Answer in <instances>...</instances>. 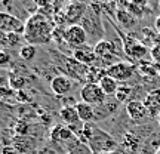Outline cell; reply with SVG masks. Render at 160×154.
I'll use <instances>...</instances> for the list:
<instances>
[{
	"instance_id": "cell-10",
	"label": "cell",
	"mask_w": 160,
	"mask_h": 154,
	"mask_svg": "<svg viewBox=\"0 0 160 154\" xmlns=\"http://www.w3.org/2000/svg\"><path fill=\"white\" fill-rule=\"evenodd\" d=\"M125 108L132 120H142L147 116H150L147 107L144 105V101H139V99H131L129 102H126Z\"/></svg>"
},
{
	"instance_id": "cell-24",
	"label": "cell",
	"mask_w": 160,
	"mask_h": 154,
	"mask_svg": "<svg viewBox=\"0 0 160 154\" xmlns=\"http://www.w3.org/2000/svg\"><path fill=\"white\" fill-rule=\"evenodd\" d=\"M126 9L131 12L132 17H135L137 19H139V18L144 17V7H139V6L132 5V3H129V2H128V6H126Z\"/></svg>"
},
{
	"instance_id": "cell-31",
	"label": "cell",
	"mask_w": 160,
	"mask_h": 154,
	"mask_svg": "<svg viewBox=\"0 0 160 154\" xmlns=\"http://www.w3.org/2000/svg\"><path fill=\"white\" fill-rule=\"evenodd\" d=\"M154 27H156V28H157V30H159V31H160V17H157V18H156Z\"/></svg>"
},
{
	"instance_id": "cell-20",
	"label": "cell",
	"mask_w": 160,
	"mask_h": 154,
	"mask_svg": "<svg viewBox=\"0 0 160 154\" xmlns=\"http://www.w3.org/2000/svg\"><path fill=\"white\" fill-rule=\"evenodd\" d=\"M131 95H132V87L126 83L119 85V89L116 92L114 99L117 102H129L131 101Z\"/></svg>"
},
{
	"instance_id": "cell-26",
	"label": "cell",
	"mask_w": 160,
	"mask_h": 154,
	"mask_svg": "<svg viewBox=\"0 0 160 154\" xmlns=\"http://www.w3.org/2000/svg\"><path fill=\"white\" fill-rule=\"evenodd\" d=\"M9 61H11V55H9L6 51L0 49V67H3V65H6V64H9Z\"/></svg>"
},
{
	"instance_id": "cell-29",
	"label": "cell",
	"mask_w": 160,
	"mask_h": 154,
	"mask_svg": "<svg viewBox=\"0 0 160 154\" xmlns=\"http://www.w3.org/2000/svg\"><path fill=\"white\" fill-rule=\"evenodd\" d=\"M8 93H9V91H8L6 87H0V98H6Z\"/></svg>"
},
{
	"instance_id": "cell-19",
	"label": "cell",
	"mask_w": 160,
	"mask_h": 154,
	"mask_svg": "<svg viewBox=\"0 0 160 154\" xmlns=\"http://www.w3.org/2000/svg\"><path fill=\"white\" fill-rule=\"evenodd\" d=\"M68 153L70 154H95L88 144L80 142L77 138H74L73 141L68 142Z\"/></svg>"
},
{
	"instance_id": "cell-12",
	"label": "cell",
	"mask_w": 160,
	"mask_h": 154,
	"mask_svg": "<svg viewBox=\"0 0 160 154\" xmlns=\"http://www.w3.org/2000/svg\"><path fill=\"white\" fill-rule=\"evenodd\" d=\"M144 105L148 110V114L151 117L160 116V89L148 92L144 98Z\"/></svg>"
},
{
	"instance_id": "cell-23",
	"label": "cell",
	"mask_w": 160,
	"mask_h": 154,
	"mask_svg": "<svg viewBox=\"0 0 160 154\" xmlns=\"http://www.w3.org/2000/svg\"><path fill=\"white\" fill-rule=\"evenodd\" d=\"M2 40L6 46H17L21 40V34H15V33H3Z\"/></svg>"
},
{
	"instance_id": "cell-13",
	"label": "cell",
	"mask_w": 160,
	"mask_h": 154,
	"mask_svg": "<svg viewBox=\"0 0 160 154\" xmlns=\"http://www.w3.org/2000/svg\"><path fill=\"white\" fill-rule=\"evenodd\" d=\"M59 117L65 125H68L71 129L74 127L76 125L82 123L79 119V114H77V110H76V105H64L62 108L59 110Z\"/></svg>"
},
{
	"instance_id": "cell-22",
	"label": "cell",
	"mask_w": 160,
	"mask_h": 154,
	"mask_svg": "<svg viewBox=\"0 0 160 154\" xmlns=\"http://www.w3.org/2000/svg\"><path fill=\"white\" fill-rule=\"evenodd\" d=\"M24 86H25V79H24L22 76L17 74V73H12L9 74V87H11L12 91H22Z\"/></svg>"
},
{
	"instance_id": "cell-17",
	"label": "cell",
	"mask_w": 160,
	"mask_h": 154,
	"mask_svg": "<svg viewBox=\"0 0 160 154\" xmlns=\"http://www.w3.org/2000/svg\"><path fill=\"white\" fill-rule=\"evenodd\" d=\"M137 70L139 74H142L144 77H153V76L159 74V68H157V65L154 62H151V61H139L137 64Z\"/></svg>"
},
{
	"instance_id": "cell-3",
	"label": "cell",
	"mask_w": 160,
	"mask_h": 154,
	"mask_svg": "<svg viewBox=\"0 0 160 154\" xmlns=\"http://www.w3.org/2000/svg\"><path fill=\"white\" fill-rule=\"evenodd\" d=\"M123 51L129 58L142 61V58L147 55V46L141 40L135 37V34H126L123 37Z\"/></svg>"
},
{
	"instance_id": "cell-21",
	"label": "cell",
	"mask_w": 160,
	"mask_h": 154,
	"mask_svg": "<svg viewBox=\"0 0 160 154\" xmlns=\"http://www.w3.org/2000/svg\"><path fill=\"white\" fill-rule=\"evenodd\" d=\"M36 55H37V46L34 45L27 43V45L21 46V49H19V57L24 61H33L36 58Z\"/></svg>"
},
{
	"instance_id": "cell-6",
	"label": "cell",
	"mask_w": 160,
	"mask_h": 154,
	"mask_svg": "<svg viewBox=\"0 0 160 154\" xmlns=\"http://www.w3.org/2000/svg\"><path fill=\"white\" fill-rule=\"evenodd\" d=\"M25 30V22H22L19 18L15 15L0 12V31L2 33H15V34L24 36Z\"/></svg>"
},
{
	"instance_id": "cell-32",
	"label": "cell",
	"mask_w": 160,
	"mask_h": 154,
	"mask_svg": "<svg viewBox=\"0 0 160 154\" xmlns=\"http://www.w3.org/2000/svg\"><path fill=\"white\" fill-rule=\"evenodd\" d=\"M101 154H120L119 151H107V153H101Z\"/></svg>"
},
{
	"instance_id": "cell-2",
	"label": "cell",
	"mask_w": 160,
	"mask_h": 154,
	"mask_svg": "<svg viewBox=\"0 0 160 154\" xmlns=\"http://www.w3.org/2000/svg\"><path fill=\"white\" fill-rule=\"evenodd\" d=\"M80 98H82V102L98 107V105L105 102L107 95L102 92L98 83H85L80 89Z\"/></svg>"
},
{
	"instance_id": "cell-15",
	"label": "cell",
	"mask_w": 160,
	"mask_h": 154,
	"mask_svg": "<svg viewBox=\"0 0 160 154\" xmlns=\"http://www.w3.org/2000/svg\"><path fill=\"white\" fill-rule=\"evenodd\" d=\"M76 110L82 123H92L95 120V107L86 102H77L76 104Z\"/></svg>"
},
{
	"instance_id": "cell-34",
	"label": "cell",
	"mask_w": 160,
	"mask_h": 154,
	"mask_svg": "<svg viewBox=\"0 0 160 154\" xmlns=\"http://www.w3.org/2000/svg\"><path fill=\"white\" fill-rule=\"evenodd\" d=\"M159 77H160V71H159Z\"/></svg>"
},
{
	"instance_id": "cell-33",
	"label": "cell",
	"mask_w": 160,
	"mask_h": 154,
	"mask_svg": "<svg viewBox=\"0 0 160 154\" xmlns=\"http://www.w3.org/2000/svg\"><path fill=\"white\" fill-rule=\"evenodd\" d=\"M157 122H159V125H160V116H159V117H157Z\"/></svg>"
},
{
	"instance_id": "cell-9",
	"label": "cell",
	"mask_w": 160,
	"mask_h": 154,
	"mask_svg": "<svg viewBox=\"0 0 160 154\" xmlns=\"http://www.w3.org/2000/svg\"><path fill=\"white\" fill-rule=\"evenodd\" d=\"M93 49H95V53H97L98 59H101V61L113 59L117 55V47L110 40H99L97 45L93 46Z\"/></svg>"
},
{
	"instance_id": "cell-25",
	"label": "cell",
	"mask_w": 160,
	"mask_h": 154,
	"mask_svg": "<svg viewBox=\"0 0 160 154\" xmlns=\"http://www.w3.org/2000/svg\"><path fill=\"white\" fill-rule=\"evenodd\" d=\"M151 57H153V62L157 65V68H159V71H160V45H157V46H154L153 49H151Z\"/></svg>"
},
{
	"instance_id": "cell-7",
	"label": "cell",
	"mask_w": 160,
	"mask_h": 154,
	"mask_svg": "<svg viewBox=\"0 0 160 154\" xmlns=\"http://www.w3.org/2000/svg\"><path fill=\"white\" fill-rule=\"evenodd\" d=\"M86 11H88V6L85 3H82V2H71L65 7V11H64V18H65V21L70 25H74V24L79 22L80 19H83Z\"/></svg>"
},
{
	"instance_id": "cell-1",
	"label": "cell",
	"mask_w": 160,
	"mask_h": 154,
	"mask_svg": "<svg viewBox=\"0 0 160 154\" xmlns=\"http://www.w3.org/2000/svg\"><path fill=\"white\" fill-rule=\"evenodd\" d=\"M24 37L30 45H46L53 39V30L45 15L34 13L25 22Z\"/></svg>"
},
{
	"instance_id": "cell-8",
	"label": "cell",
	"mask_w": 160,
	"mask_h": 154,
	"mask_svg": "<svg viewBox=\"0 0 160 154\" xmlns=\"http://www.w3.org/2000/svg\"><path fill=\"white\" fill-rule=\"evenodd\" d=\"M73 58H74V61H77L79 64L85 65V67L86 65H92L98 59L97 53H95V49L88 45H83V46H80V47H77V49H74Z\"/></svg>"
},
{
	"instance_id": "cell-11",
	"label": "cell",
	"mask_w": 160,
	"mask_h": 154,
	"mask_svg": "<svg viewBox=\"0 0 160 154\" xmlns=\"http://www.w3.org/2000/svg\"><path fill=\"white\" fill-rule=\"evenodd\" d=\"M71 86H73L71 80H70L68 77H65V76H55V77L51 80V89L58 97L67 95V93L71 91Z\"/></svg>"
},
{
	"instance_id": "cell-14",
	"label": "cell",
	"mask_w": 160,
	"mask_h": 154,
	"mask_svg": "<svg viewBox=\"0 0 160 154\" xmlns=\"http://www.w3.org/2000/svg\"><path fill=\"white\" fill-rule=\"evenodd\" d=\"M51 138L57 142H67V141H73L74 139V133L68 126L57 125L51 132Z\"/></svg>"
},
{
	"instance_id": "cell-4",
	"label": "cell",
	"mask_w": 160,
	"mask_h": 154,
	"mask_svg": "<svg viewBox=\"0 0 160 154\" xmlns=\"http://www.w3.org/2000/svg\"><path fill=\"white\" fill-rule=\"evenodd\" d=\"M86 40H88V33L80 24L68 25L64 30V42L73 49L86 45Z\"/></svg>"
},
{
	"instance_id": "cell-27",
	"label": "cell",
	"mask_w": 160,
	"mask_h": 154,
	"mask_svg": "<svg viewBox=\"0 0 160 154\" xmlns=\"http://www.w3.org/2000/svg\"><path fill=\"white\" fill-rule=\"evenodd\" d=\"M2 154H18V150L13 145H5L2 148Z\"/></svg>"
},
{
	"instance_id": "cell-28",
	"label": "cell",
	"mask_w": 160,
	"mask_h": 154,
	"mask_svg": "<svg viewBox=\"0 0 160 154\" xmlns=\"http://www.w3.org/2000/svg\"><path fill=\"white\" fill-rule=\"evenodd\" d=\"M129 3L137 5V6H139V7H145V6L148 5V0H129Z\"/></svg>"
},
{
	"instance_id": "cell-30",
	"label": "cell",
	"mask_w": 160,
	"mask_h": 154,
	"mask_svg": "<svg viewBox=\"0 0 160 154\" xmlns=\"http://www.w3.org/2000/svg\"><path fill=\"white\" fill-rule=\"evenodd\" d=\"M99 2H101V5H114L119 0H99Z\"/></svg>"
},
{
	"instance_id": "cell-5",
	"label": "cell",
	"mask_w": 160,
	"mask_h": 154,
	"mask_svg": "<svg viewBox=\"0 0 160 154\" xmlns=\"http://www.w3.org/2000/svg\"><path fill=\"white\" fill-rule=\"evenodd\" d=\"M135 70H137V65H133L131 62H125V61H119V62L111 64L105 71L110 77L116 79L117 82H126L132 77Z\"/></svg>"
},
{
	"instance_id": "cell-16",
	"label": "cell",
	"mask_w": 160,
	"mask_h": 154,
	"mask_svg": "<svg viewBox=\"0 0 160 154\" xmlns=\"http://www.w3.org/2000/svg\"><path fill=\"white\" fill-rule=\"evenodd\" d=\"M99 87L102 89V92L107 95V97H114L116 92H117V89H119V82L116 79H113V77H110L108 74H105L102 77V79L99 80Z\"/></svg>"
},
{
	"instance_id": "cell-18",
	"label": "cell",
	"mask_w": 160,
	"mask_h": 154,
	"mask_svg": "<svg viewBox=\"0 0 160 154\" xmlns=\"http://www.w3.org/2000/svg\"><path fill=\"white\" fill-rule=\"evenodd\" d=\"M117 21H119L125 28H132L137 24V18L132 17V13L126 7H119L117 9Z\"/></svg>"
}]
</instances>
